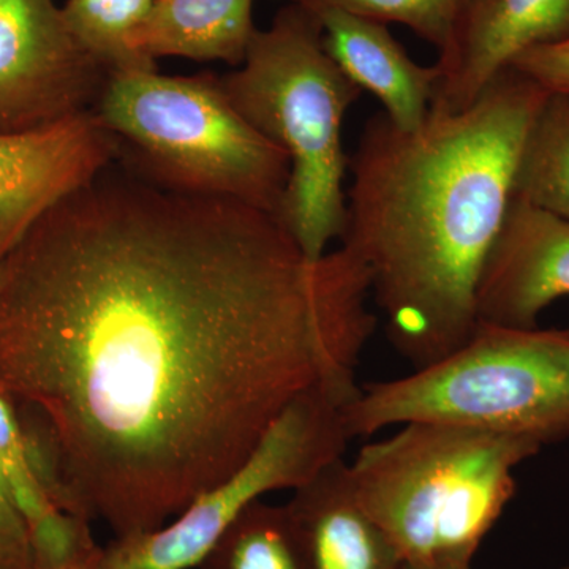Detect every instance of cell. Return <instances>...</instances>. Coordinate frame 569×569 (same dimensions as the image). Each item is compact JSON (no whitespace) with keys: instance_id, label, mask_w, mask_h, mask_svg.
I'll return each instance as SVG.
<instances>
[{"instance_id":"cell-24","label":"cell","mask_w":569,"mask_h":569,"mask_svg":"<svg viewBox=\"0 0 569 569\" xmlns=\"http://www.w3.org/2000/svg\"><path fill=\"white\" fill-rule=\"evenodd\" d=\"M567 331L569 332V328L567 329Z\"/></svg>"},{"instance_id":"cell-12","label":"cell","mask_w":569,"mask_h":569,"mask_svg":"<svg viewBox=\"0 0 569 569\" xmlns=\"http://www.w3.org/2000/svg\"><path fill=\"white\" fill-rule=\"evenodd\" d=\"M287 508L305 548L307 569L406 567L391 539L359 505L343 459L295 489Z\"/></svg>"},{"instance_id":"cell-19","label":"cell","mask_w":569,"mask_h":569,"mask_svg":"<svg viewBox=\"0 0 569 569\" xmlns=\"http://www.w3.org/2000/svg\"><path fill=\"white\" fill-rule=\"evenodd\" d=\"M509 67L537 81L548 92L569 96V40L520 52Z\"/></svg>"},{"instance_id":"cell-22","label":"cell","mask_w":569,"mask_h":569,"mask_svg":"<svg viewBox=\"0 0 569 569\" xmlns=\"http://www.w3.org/2000/svg\"><path fill=\"white\" fill-rule=\"evenodd\" d=\"M403 569H473L471 565H466V567H403Z\"/></svg>"},{"instance_id":"cell-25","label":"cell","mask_w":569,"mask_h":569,"mask_svg":"<svg viewBox=\"0 0 569 569\" xmlns=\"http://www.w3.org/2000/svg\"><path fill=\"white\" fill-rule=\"evenodd\" d=\"M463 2H466V0H463Z\"/></svg>"},{"instance_id":"cell-15","label":"cell","mask_w":569,"mask_h":569,"mask_svg":"<svg viewBox=\"0 0 569 569\" xmlns=\"http://www.w3.org/2000/svg\"><path fill=\"white\" fill-rule=\"evenodd\" d=\"M512 197L569 220V96L549 92L530 126Z\"/></svg>"},{"instance_id":"cell-9","label":"cell","mask_w":569,"mask_h":569,"mask_svg":"<svg viewBox=\"0 0 569 569\" xmlns=\"http://www.w3.org/2000/svg\"><path fill=\"white\" fill-rule=\"evenodd\" d=\"M569 296V220L511 198L477 291L479 325L538 328Z\"/></svg>"},{"instance_id":"cell-2","label":"cell","mask_w":569,"mask_h":569,"mask_svg":"<svg viewBox=\"0 0 569 569\" xmlns=\"http://www.w3.org/2000/svg\"><path fill=\"white\" fill-rule=\"evenodd\" d=\"M549 92L507 67L467 110L406 132L378 112L348 171L342 241L370 272L392 348L425 369L478 329L482 268L507 216L523 141Z\"/></svg>"},{"instance_id":"cell-17","label":"cell","mask_w":569,"mask_h":569,"mask_svg":"<svg viewBox=\"0 0 569 569\" xmlns=\"http://www.w3.org/2000/svg\"><path fill=\"white\" fill-rule=\"evenodd\" d=\"M153 0H67L62 7L78 40L111 73L152 70L156 62L130 48V39L151 10Z\"/></svg>"},{"instance_id":"cell-8","label":"cell","mask_w":569,"mask_h":569,"mask_svg":"<svg viewBox=\"0 0 569 569\" xmlns=\"http://www.w3.org/2000/svg\"><path fill=\"white\" fill-rule=\"evenodd\" d=\"M119 156L121 142L93 111L36 132L0 134V258Z\"/></svg>"},{"instance_id":"cell-21","label":"cell","mask_w":569,"mask_h":569,"mask_svg":"<svg viewBox=\"0 0 569 569\" xmlns=\"http://www.w3.org/2000/svg\"><path fill=\"white\" fill-rule=\"evenodd\" d=\"M100 552H102V546L96 552L89 553V556L82 557V559L73 561V563L67 565V567L61 569H96Z\"/></svg>"},{"instance_id":"cell-10","label":"cell","mask_w":569,"mask_h":569,"mask_svg":"<svg viewBox=\"0 0 569 569\" xmlns=\"http://www.w3.org/2000/svg\"><path fill=\"white\" fill-rule=\"evenodd\" d=\"M569 40V0H466L438 54L432 110H467L520 52Z\"/></svg>"},{"instance_id":"cell-7","label":"cell","mask_w":569,"mask_h":569,"mask_svg":"<svg viewBox=\"0 0 569 569\" xmlns=\"http://www.w3.org/2000/svg\"><path fill=\"white\" fill-rule=\"evenodd\" d=\"M110 74L54 0H0V134L93 111Z\"/></svg>"},{"instance_id":"cell-11","label":"cell","mask_w":569,"mask_h":569,"mask_svg":"<svg viewBox=\"0 0 569 569\" xmlns=\"http://www.w3.org/2000/svg\"><path fill=\"white\" fill-rule=\"evenodd\" d=\"M316 14L323 28L325 50L348 80L373 93L396 127L418 130L429 116L438 67L415 62L383 22L340 10Z\"/></svg>"},{"instance_id":"cell-6","label":"cell","mask_w":569,"mask_h":569,"mask_svg":"<svg viewBox=\"0 0 569 569\" xmlns=\"http://www.w3.org/2000/svg\"><path fill=\"white\" fill-rule=\"evenodd\" d=\"M93 112L149 181L279 212L290 159L239 114L217 74L116 71Z\"/></svg>"},{"instance_id":"cell-16","label":"cell","mask_w":569,"mask_h":569,"mask_svg":"<svg viewBox=\"0 0 569 569\" xmlns=\"http://www.w3.org/2000/svg\"><path fill=\"white\" fill-rule=\"evenodd\" d=\"M198 569H307L305 548L287 503L247 505Z\"/></svg>"},{"instance_id":"cell-20","label":"cell","mask_w":569,"mask_h":569,"mask_svg":"<svg viewBox=\"0 0 569 569\" xmlns=\"http://www.w3.org/2000/svg\"><path fill=\"white\" fill-rule=\"evenodd\" d=\"M0 569H39L28 527L0 478Z\"/></svg>"},{"instance_id":"cell-5","label":"cell","mask_w":569,"mask_h":569,"mask_svg":"<svg viewBox=\"0 0 569 569\" xmlns=\"http://www.w3.org/2000/svg\"><path fill=\"white\" fill-rule=\"evenodd\" d=\"M351 437L408 422H449L523 438L569 440V332L479 325L436 365L361 387L347 408Z\"/></svg>"},{"instance_id":"cell-23","label":"cell","mask_w":569,"mask_h":569,"mask_svg":"<svg viewBox=\"0 0 569 569\" xmlns=\"http://www.w3.org/2000/svg\"><path fill=\"white\" fill-rule=\"evenodd\" d=\"M560 569H569V567H563V568H560Z\"/></svg>"},{"instance_id":"cell-4","label":"cell","mask_w":569,"mask_h":569,"mask_svg":"<svg viewBox=\"0 0 569 569\" xmlns=\"http://www.w3.org/2000/svg\"><path fill=\"white\" fill-rule=\"evenodd\" d=\"M220 82L239 114L290 159L277 217L302 253L320 260L346 230L343 119L361 89L325 50L320 18L295 3L254 31L244 62Z\"/></svg>"},{"instance_id":"cell-13","label":"cell","mask_w":569,"mask_h":569,"mask_svg":"<svg viewBox=\"0 0 569 569\" xmlns=\"http://www.w3.org/2000/svg\"><path fill=\"white\" fill-rule=\"evenodd\" d=\"M254 31L253 0H153L130 48L152 62L183 58L239 67Z\"/></svg>"},{"instance_id":"cell-3","label":"cell","mask_w":569,"mask_h":569,"mask_svg":"<svg viewBox=\"0 0 569 569\" xmlns=\"http://www.w3.org/2000/svg\"><path fill=\"white\" fill-rule=\"evenodd\" d=\"M541 448L449 422H408L348 463L365 508L408 567H466L516 496V468Z\"/></svg>"},{"instance_id":"cell-1","label":"cell","mask_w":569,"mask_h":569,"mask_svg":"<svg viewBox=\"0 0 569 569\" xmlns=\"http://www.w3.org/2000/svg\"><path fill=\"white\" fill-rule=\"evenodd\" d=\"M369 296L346 247L309 260L276 213L107 168L0 258V396L50 436L63 511L156 530L356 376Z\"/></svg>"},{"instance_id":"cell-18","label":"cell","mask_w":569,"mask_h":569,"mask_svg":"<svg viewBox=\"0 0 569 569\" xmlns=\"http://www.w3.org/2000/svg\"><path fill=\"white\" fill-rule=\"evenodd\" d=\"M287 3L313 13L340 10L383 24L407 26L440 54L451 43L463 0H287Z\"/></svg>"},{"instance_id":"cell-14","label":"cell","mask_w":569,"mask_h":569,"mask_svg":"<svg viewBox=\"0 0 569 569\" xmlns=\"http://www.w3.org/2000/svg\"><path fill=\"white\" fill-rule=\"evenodd\" d=\"M0 478L26 527L39 569H61L100 548L91 522L62 511L37 478L14 408L0 396Z\"/></svg>"}]
</instances>
